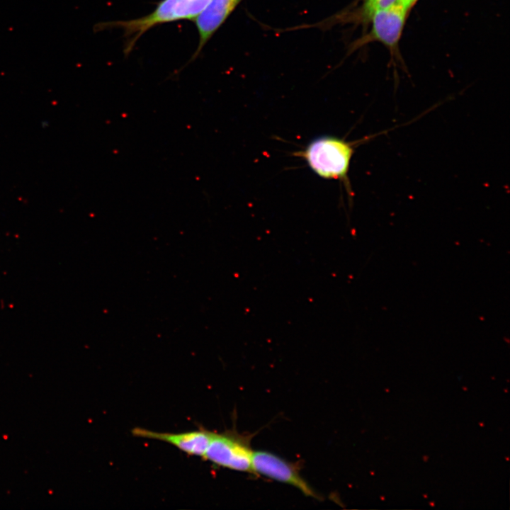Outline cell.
I'll use <instances>...</instances> for the list:
<instances>
[{
    "mask_svg": "<svg viewBox=\"0 0 510 510\" xmlns=\"http://www.w3.org/2000/svg\"><path fill=\"white\" fill-rule=\"evenodd\" d=\"M210 0H162L147 16L125 21L103 22L96 24L94 30L108 28L121 29L126 38L125 52L130 53L137 41L152 28L180 20H195Z\"/></svg>",
    "mask_w": 510,
    "mask_h": 510,
    "instance_id": "1",
    "label": "cell"
},
{
    "mask_svg": "<svg viewBox=\"0 0 510 510\" xmlns=\"http://www.w3.org/2000/svg\"><path fill=\"white\" fill-rule=\"evenodd\" d=\"M353 153V144L324 136L313 140L302 152L310 168L324 178H346Z\"/></svg>",
    "mask_w": 510,
    "mask_h": 510,
    "instance_id": "2",
    "label": "cell"
},
{
    "mask_svg": "<svg viewBox=\"0 0 510 510\" xmlns=\"http://www.w3.org/2000/svg\"><path fill=\"white\" fill-rule=\"evenodd\" d=\"M250 437L234 430L214 434L203 459L230 470L251 472Z\"/></svg>",
    "mask_w": 510,
    "mask_h": 510,
    "instance_id": "3",
    "label": "cell"
},
{
    "mask_svg": "<svg viewBox=\"0 0 510 510\" xmlns=\"http://www.w3.org/2000/svg\"><path fill=\"white\" fill-rule=\"evenodd\" d=\"M253 472L294 486L305 495L318 499V495L301 477L296 465L264 450L253 451Z\"/></svg>",
    "mask_w": 510,
    "mask_h": 510,
    "instance_id": "4",
    "label": "cell"
},
{
    "mask_svg": "<svg viewBox=\"0 0 510 510\" xmlns=\"http://www.w3.org/2000/svg\"><path fill=\"white\" fill-rule=\"evenodd\" d=\"M131 432L135 436L161 441L174 446L185 453L202 458H204L215 434L214 431L202 427L195 431L176 434L157 432L135 427Z\"/></svg>",
    "mask_w": 510,
    "mask_h": 510,
    "instance_id": "5",
    "label": "cell"
},
{
    "mask_svg": "<svg viewBox=\"0 0 510 510\" xmlns=\"http://www.w3.org/2000/svg\"><path fill=\"white\" fill-rule=\"evenodd\" d=\"M242 0H210L195 18L198 33V47L192 59L201 52L213 34L225 23Z\"/></svg>",
    "mask_w": 510,
    "mask_h": 510,
    "instance_id": "6",
    "label": "cell"
},
{
    "mask_svg": "<svg viewBox=\"0 0 510 510\" xmlns=\"http://www.w3.org/2000/svg\"><path fill=\"white\" fill-rule=\"evenodd\" d=\"M407 8L402 4L376 11L373 15V35L383 43L393 46L398 41Z\"/></svg>",
    "mask_w": 510,
    "mask_h": 510,
    "instance_id": "7",
    "label": "cell"
},
{
    "mask_svg": "<svg viewBox=\"0 0 510 510\" xmlns=\"http://www.w3.org/2000/svg\"><path fill=\"white\" fill-rule=\"evenodd\" d=\"M400 0H366L364 4V11L368 17H372L378 11L391 7L400 4Z\"/></svg>",
    "mask_w": 510,
    "mask_h": 510,
    "instance_id": "8",
    "label": "cell"
},
{
    "mask_svg": "<svg viewBox=\"0 0 510 510\" xmlns=\"http://www.w3.org/2000/svg\"><path fill=\"white\" fill-rule=\"evenodd\" d=\"M416 0H400V3L408 8Z\"/></svg>",
    "mask_w": 510,
    "mask_h": 510,
    "instance_id": "9",
    "label": "cell"
}]
</instances>
